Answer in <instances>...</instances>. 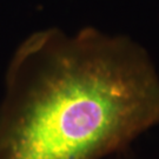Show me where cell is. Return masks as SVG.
<instances>
[{
	"instance_id": "obj_1",
	"label": "cell",
	"mask_w": 159,
	"mask_h": 159,
	"mask_svg": "<svg viewBox=\"0 0 159 159\" xmlns=\"http://www.w3.org/2000/svg\"><path fill=\"white\" fill-rule=\"evenodd\" d=\"M156 125L159 74L126 35L41 30L6 68L0 159H102Z\"/></svg>"
}]
</instances>
